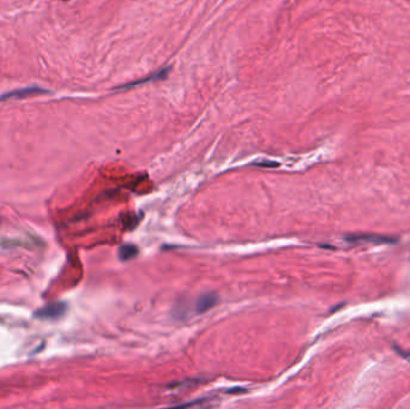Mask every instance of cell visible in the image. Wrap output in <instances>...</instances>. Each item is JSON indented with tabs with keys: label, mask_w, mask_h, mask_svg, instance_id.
I'll list each match as a JSON object with an SVG mask.
<instances>
[{
	"label": "cell",
	"mask_w": 410,
	"mask_h": 409,
	"mask_svg": "<svg viewBox=\"0 0 410 409\" xmlns=\"http://www.w3.org/2000/svg\"><path fill=\"white\" fill-rule=\"evenodd\" d=\"M255 166L257 167H277V162H271V161H261V162H256Z\"/></svg>",
	"instance_id": "6"
},
{
	"label": "cell",
	"mask_w": 410,
	"mask_h": 409,
	"mask_svg": "<svg viewBox=\"0 0 410 409\" xmlns=\"http://www.w3.org/2000/svg\"><path fill=\"white\" fill-rule=\"evenodd\" d=\"M219 301V298H217L216 294L214 293H208L203 294L198 298L197 304H196V311L197 313H204L206 311H209L211 307H214L215 305Z\"/></svg>",
	"instance_id": "2"
},
{
	"label": "cell",
	"mask_w": 410,
	"mask_h": 409,
	"mask_svg": "<svg viewBox=\"0 0 410 409\" xmlns=\"http://www.w3.org/2000/svg\"><path fill=\"white\" fill-rule=\"evenodd\" d=\"M350 240H368V242L373 243H391L392 239H386V238H379L374 237V235H360V237H353L350 238Z\"/></svg>",
	"instance_id": "5"
},
{
	"label": "cell",
	"mask_w": 410,
	"mask_h": 409,
	"mask_svg": "<svg viewBox=\"0 0 410 409\" xmlns=\"http://www.w3.org/2000/svg\"><path fill=\"white\" fill-rule=\"evenodd\" d=\"M137 254H138V248L135 245H131V244L122 245L119 248V257L121 260H131L136 258Z\"/></svg>",
	"instance_id": "4"
},
{
	"label": "cell",
	"mask_w": 410,
	"mask_h": 409,
	"mask_svg": "<svg viewBox=\"0 0 410 409\" xmlns=\"http://www.w3.org/2000/svg\"><path fill=\"white\" fill-rule=\"evenodd\" d=\"M44 90H41L38 88H28V89H22V90H16L12 92H9V94L4 95V99H24V97L33 96V95H38V94H44Z\"/></svg>",
	"instance_id": "3"
},
{
	"label": "cell",
	"mask_w": 410,
	"mask_h": 409,
	"mask_svg": "<svg viewBox=\"0 0 410 409\" xmlns=\"http://www.w3.org/2000/svg\"><path fill=\"white\" fill-rule=\"evenodd\" d=\"M66 305L64 302H53L46 305L35 312V317L40 319H57L65 313Z\"/></svg>",
	"instance_id": "1"
}]
</instances>
